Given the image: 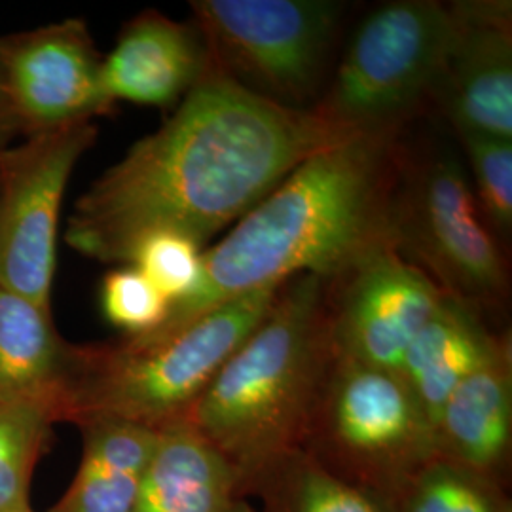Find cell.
I'll return each instance as SVG.
<instances>
[{"label": "cell", "mask_w": 512, "mask_h": 512, "mask_svg": "<svg viewBox=\"0 0 512 512\" xmlns=\"http://www.w3.org/2000/svg\"><path fill=\"white\" fill-rule=\"evenodd\" d=\"M76 425L84 435L80 467L48 512H133L158 429L110 416Z\"/></svg>", "instance_id": "e0dca14e"}, {"label": "cell", "mask_w": 512, "mask_h": 512, "mask_svg": "<svg viewBox=\"0 0 512 512\" xmlns=\"http://www.w3.org/2000/svg\"><path fill=\"white\" fill-rule=\"evenodd\" d=\"M437 456L509 486L512 458V346L505 334L492 357L459 384L435 423Z\"/></svg>", "instance_id": "5bb4252c"}, {"label": "cell", "mask_w": 512, "mask_h": 512, "mask_svg": "<svg viewBox=\"0 0 512 512\" xmlns=\"http://www.w3.org/2000/svg\"><path fill=\"white\" fill-rule=\"evenodd\" d=\"M385 503L391 512H512L505 488L439 456Z\"/></svg>", "instance_id": "44dd1931"}, {"label": "cell", "mask_w": 512, "mask_h": 512, "mask_svg": "<svg viewBox=\"0 0 512 512\" xmlns=\"http://www.w3.org/2000/svg\"><path fill=\"white\" fill-rule=\"evenodd\" d=\"M450 10L452 37L431 110L456 135L512 141V4L459 0Z\"/></svg>", "instance_id": "7c38bea8"}, {"label": "cell", "mask_w": 512, "mask_h": 512, "mask_svg": "<svg viewBox=\"0 0 512 512\" xmlns=\"http://www.w3.org/2000/svg\"><path fill=\"white\" fill-rule=\"evenodd\" d=\"M302 452L338 480L387 501L437 458V444L397 372L334 355Z\"/></svg>", "instance_id": "ba28073f"}, {"label": "cell", "mask_w": 512, "mask_h": 512, "mask_svg": "<svg viewBox=\"0 0 512 512\" xmlns=\"http://www.w3.org/2000/svg\"><path fill=\"white\" fill-rule=\"evenodd\" d=\"M73 353L55 330L52 308L0 287V403H52L59 420Z\"/></svg>", "instance_id": "ac0fdd59"}, {"label": "cell", "mask_w": 512, "mask_h": 512, "mask_svg": "<svg viewBox=\"0 0 512 512\" xmlns=\"http://www.w3.org/2000/svg\"><path fill=\"white\" fill-rule=\"evenodd\" d=\"M55 421L52 403H0V512H33V473Z\"/></svg>", "instance_id": "ffe728a7"}, {"label": "cell", "mask_w": 512, "mask_h": 512, "mask_svg": "<svg viewBox=\"0 0 512 512\" xmlns=\"http://www.w3.org/2000/svg\"><path fill=\"white\" fill-rule=\"evenodd\" d=\"M393 245L442 294L486 317L509 300L505 247L482 219L465 162L446 145L404 139L391 209Z\"/></svg>", "instance_id": "8992f818"}, {"label": "cell", "mask_w": 512, "mask_h": 512, "mask_svg": "<svg viewBox=\"0 0 512 512\" xmlns=\"http://www.w3.org/2000/svg\"><path fill=\"white\" fill-rule=\"evenodd\" d=\"M95 139V122H82L0 148V287L44 308L52 302L67 184Z\"/></svg>", "instance_id": "9c48e42d"}, {"label": "cell", "mask_w": 512, "mask_h": 512, "mask_svg": "<svg viewBox=\"0 0 512 512\" xmlns=\"http://www.w3.org/2000/svg\"><path fill=\"white\" fill-rule=\"evenodd\" d=\"M480 215L505 247L512 234V141L486 135H458Z\"/></svg>", "instance_id": "7402d4cb"}, {"label": "cell", "mask_w": 512, "mask_h": 512, "mask_svg": "<svg viewBox=\"0 0 512 512\" xmlns=\"http://www.w3.org/2000/svg\"><path fill=\"white\" fill-rule=\"evenodd\" d=\"M404 135L351 137L311 154L203 251L198 289L145 336L177 332L234 298L296 275L334 279L365 256L395 249L391 209Z\"/></svg>", "instance_id": "7a4b0ae2"}, {"label": "cell", "mask_w": 512, "mask_h": 512, "mask_svg": "<svg viewBox=\"0 0 512 512\" xmlns=\"http://www.w3.org/2000/svg\"><path fill=\"white\" fill-rule=\"evenodd\" d=\"M503 336L475 306L446 294L440 298L397 370L433 429L450 395L492 357Z\"/></svg>", "instance_id": "2e32d148"}, {"label": "cell", "mask_w": 512, "mask_h": 512, "mask_svg": "<svg viewBox=\"0 0 512 512\" xmlns=\"http://www.w3.org/2000/svg\"><path fill=\"white\" fill-rule=\"evenodd\" d=\"M277 289L243 294L165 336L74 346L59 420L80 423L110 416L154 429L186 420L220 368L270 310Z\"/></svg>", "instance_id": "277c9868"}, {"label": "cell", "mask_w": 512, "mask_h": 512, "mask_svg": "<svg viewBox=\"0 0 512 512\" xmlns=\"http://www.w3.org/2000/svg\"><path fill=\"white\" fill-rule=\"evenodd\" d=\"M211 65L274 105L311 110L329 84L348 4L338 0H192Z\"/></svg>", "instance_id": "52a82bcc"}, {"label": "cell", "mask_w": 512, "mask_h": 512, "mask_svg": "<svg viewBox=\"0 0 512 512\" xmlns=\"http://www.w3.org/2000/svg\"><path fill=\"white\" fill-rule=\"evenodd\" d=\"M253 495L262 512H391L384 499L338 480L302 450L270 465Z\"/></svg>", "instance_id": "d6986e66"}, {"label": "cell", "mask_w": 512, "mask_h": 512, "mask_svg": "<svg viewBox=\"0 0 512 512\" xmlns=\"http://www.w3.org/2000/svg\"><path fill=\"white\" fill-rule=\"evenodd\" d=\"M211 69V55L194 21L183 23L147 10L124 27L103 57V88L110 103L128 101L169 109Z\"/></svg>", "instance_id": "4fadbf2b"}, {"label": "cell", "mask_w": 512, "mask_h": 512, "mask_svg": "<svg viewBox=\"0 0 512 512\" xmlns=\"http://www.w3.org/2000/svg\"><path fill=\"white\" fill-rule=\"evenodd\" d=\"M334 355L327 279L291 277L186 416L247 497L270 465L302 450Z\"/></svg>", "instance_id": "3957f363"}, {"label": "cell", "mask_w": 512, "mask_h": 512, "mask_svg": "<svg viewBox=\"0 0 512 512\" xmlns=\"http://www.w3.org/2000/svg\"><path fill=\"white\" fill-rule=\"evenodd\" d=\"M101 311L126 338L145 336L164 325L171 302L135 266L124 264L101 283Z\"/></svg>", "instance_id": "cb8c5ba5"}, {"label": "cell", "mask_w": 512, "mask_h": 512, "mask_svg": "<svg viewBox=\"0 0 512 512\" xmlns=\"http://www.w3.org/2000/svg\"><path fill=\"white\" fill-rule=\"evenodd\" d=\"M332 143L313 110L260 99L211 65L164 126L78 198L65 241L86 258L122 266L154 232L203 245Z\"/></svg>", "instance_id": "6da1fadb"}, {"label": "cell", "mask_w": 512, "mask_h": 512, "mask_svg": "<svg viewBox=\"0 0 512 512\" xmlns=\"http://www.w3.org/2000/svg\"><path fill=\"white\" fill-rule=\"evenodd\" d=\"M450 37V2L395 0L376 6L334 63L313 114L336 141L406 133L431 110Z\"/></svg>", "instance_id": "5b68a950"}, {"label": "cell", "mask_w": 512, "mask_h": 512, "mask_svg": "<svg viewBox=\"0 0 512 512\" xmlns=\"http://www.w3.org/2000/svg\"><path fill=\"white\" fill-rule=\"evenodd\" d=\"M0 61L19 133L93 122L109 114L103 57L84 19L57 21L0 37Z\"/></svg>", "instance_id": "8fae6325"}, {"label": "cell", "mask_w": 512, "mask_h": 512, "mask_svg": "<svg viewBox=\"0 0 512 512\" xmlns=\"http://www.w3.org/2000/svg\"><path fill=\"white\" fill-rule=\"evenodd\" d=\"M19 128L14 116V110L10 105L8 93H6V82H4V69H2V61H0V148L14 137L18 135Z\"/></svg>", "instance_id": "d4e9b609"}, {"label": "cell", "mask_w": 512, "mask_h": 512, "mask_svg": "<svg viewBox=\"0 0 512 512\" xmlns=\"http://www.w3.org/2000/svg\"><path fill=\"white\" fill-rule=\"evenodd\" d=\"M228 459L188 420L158 429L133 512H255Z\"/></svg>", "instance_id": "9a60e30c"}, {"label": "cell", "mask_w": 512, "mask_h": 512, "mask_svg": "<svg viewBox=\"0 0 512 512\" xmlns=\"http://www.w3.org/2000/svg\"><path fill=\"white\" fill-rule=\"evenodd\" d=\"M444 294L395 249H380L327 279L332 346L338 357L397 372L404 353Z\"/></svg>", "instance_id": "30bf717a"}, {"label": "cell", "mask_w": 512, "mask_h": 512, "mask_svg": "<svg viewBox=\"0 0 512 512\" xmlns=\"http://www.w3.org/2000/svg\"><path fill=\"white\" fill-rule=\"evenodd\" d=\"M129 264L173 304L183 302L200 285L203 274L202 245L175 232H154L141 239Z\"/></svg>", "instance_id": "603a6c76"}]
</instances>
